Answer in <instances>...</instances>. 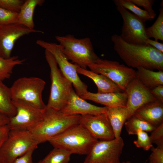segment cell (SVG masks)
<instances>
[{
    "label": "cell",
    "mask_w": 163,
    "mask_h": 163,
    "mask_svg": "<svg viewBox=\"0 0 163 163\" xmlns=\"http://www.w3.org/2000/svg\"><path fill=\"white\" fill-rule=\"evenodd\" d=\"M111 40L114 50L128 67L163 71V53L151 45L129 43L117 34Z\"/></svg>",
    "instance_id": "6da1fadb"
},
{
    "label": "cell",
    "mask_w": 163,
    "mask_h": 163,
    "mask_svg": "<svg viewBox=\"0 0 163 163\" xmlns=\"http://www.w3.org/2000/svg\"><path fill=\"white\" fill-rule=\"evenodd\" d=\"M81 115H68L46 107L42 118L35 127L29 130L39 144L48 141L68 129L79 123Z\"/></svg>",
    "instance_id": "7a4b0ae2"
},
{
    "label": "cell",
    "mask_w": 163,
    "mask_h": 163,
    "mask_svg": "<svg viewBox=\"0 0 163 163\" xmlns=\"http://www.w3.org/2000/svg\"><path fill=\"white\" fill-rule=\"evenodd\" d=\"M55 38L68 60L82 68L86 69L89 65L95 63L100 58L95 53L88 37L78 39L72 35L68 34L57 36Z\"/></svg>",
    "instance_id": "3957f363"
},
{
    "label": "cell",
    "mask_w": 163,
    "mask_h": 163,
    "mask_svg": "<svg viewBox=\"0 0 163 163\" xmlns=\"http://www.w3.org/2000/svg\"><path fill=\"white\" fill-rule=\"evenodd\" d=\"M97 140L79 124L51 138L48 142L54 148L63 149L72 154L87 155Z\"/></svg>",
    "instance_id": "277c9868"
},
{
    "label": "cell",
    "mask_w": 163,
    "mask_h": 163,
    "mask_svg": "<svg viewBox=\"0 0 163 163\" xmlns=\"http://www.w3.org/2000/svg\"><path fill=\"white\" fill-rule=\"evenodd\" d=\"M45 57L50 69V91L46 107L61 110L73 89L72 82L62 73L52 55L45 50Z\"/></svg>",
    "instance_id": "5b68a950"
},
{
    "label": "cell",
    "mask_w": 163,
    "mask_h": 163,
    "mask_svg": "<svg viewBox=\"0 0 163 163\" xmlns=\"http://www.w3.org/2000/svg\"><path fill=\"white\" fill-rule=\"evenodd\" d=\"M45 81L37 77H23L15 81L10 88L12 101L28 104L36 108L44 110L46 107L42 99Z\"/></svg>",
    "instance_id": "8992f818"
},
{
    "label": "cell",
    "mask_w": 163,
    "mask_h": 163,
    "mask_svg": "<svg viewBox=\"0 0 163 163\" xmlns=\"http://www.w3.org/2000/svg\"><path fill=\"white\" fill-rule=\"evenodd\" d=\"M38 144L29 130H10L0 148V157L5 163H11L28 151L35 149Z\"/></svg>",
    "instance_id": "52a82bcc"
},
{
    "label": "cell",
    "mask_w": 163,
    "mask_h": 163,
    "mask_svg": "<svg viewBox=\"0 0 163 163\" xmlns=\"http://www.w3.org/2000/svg\"><path fill=\"white\" fill-rule=\"evenodd\" d=\"M36 43L53 56L63 74L72 83L80 97L88 91V86L81 81L76 71L77 65L70 62L63 53L61 46L55 43L37 40Z\"/></svg>",
    "instance_id": "ba28073f"
},
{
    "label": "cell",
    "mask_w": 163,
    "mask_h": 163,
    "mask_svg": "<svg viewBox=\"0 0 163 163\" xmlns=\"http://www.w3.org/2000/svg\"><path fill=\"white\" fill-rule=\"evenodd\" d=\"M91 71L104 75L117 85L123 91L136 77V70L118 62L100 58L88 66Z\"/></svg>",
    "instance_id": "9c48e42d"
},
{
    "label": "cell",
    "mask_w": 163,
    "mask_h": 163,
    "mask_svg": "<svg viewBox=\"0 0 163 163\" xmlns=\"http://www.w3.org/2000/svg\"><path fill=\"white\" fill-rule=\"evenodd\" d=\"M124 144L120 136L108 140H98L92 146L84 163H121Z\"/></svg>",
    "instance_id": "30bf717a"
},
{
    "label": "cell",
    "mask_w": 163,
    "mask_h": 163,
    "mask_svg": "<svg viewBox=\"0 0 163 163\" xmlns=\"http://www.w3.org/2000/svg\"><path fill=\"white\" fill-rule=\"evenodd\" d=\"M117 8L123 20L121 38L129 43L147 44L145 22L121 6H117Z\"/></svg>",
    "instance_id": "8fae6325"
},
{
    "label": "cell",
    "mask_w": 163,
    "mask_h": 163,
    "mask_svg": "<svg viewBox=\"0 0 163 163\" xmlns=\"http://www.w3.org/2000/svg\"><path fill=\"white\" fill-rule=\"evenodd\" d=\"M12 102L16 113L9 119L7 125L10 130H29L36 126L41 120L44 109H38L22 101Z\"/></svg>",
    "instance_id": "7c38bea8"
},
{
    "label": "cell",
    "mask_w": 163,
    "mask_h": 163,
    "mask_svg": "<svg viewBox=\"0 0 163 163\" xmlns=\"http://www.w3.org/2000/svg\"><path fill=\"white\" fill-rule=\"evenodd\" d=\"M33 33L43 32L30 29L18 23L0 25V56L6 59L10 58L16 41L23 36Z\"/></svg>",
    "instance_id": "4fadbf2b"
},
{
    "label": "cell",
    "mask_w": 163,
    "mask_h": 163,
    "mask_svg": "<svg viewBox=\"0 0 163 163\" xmlns=\"http://www.w3.org/2000/svg\"><path fill=\"white\" fill-rule=\"evenodd\" d=\"M98 140L114 139V133L107 114L81 115L79 123Z\"/></svg>",
    "instance_id": "5bb4252c"
},
{
    "label": "cell",
    "mask_w": 163,
    "mask_h": 163,
    "mask_svg": "<svg viewBox=\"0 0 163 163\" xmlns=\"http://www.w3.org/2000/svg\"><path fill=\"white\" fill-rule=\"evenodd\" d=\"M125 91L127 95L126 106L129 110V118L143 105L157 100L150 90L142 84L136 77L129 83Z\"/></svg>",
    "instance_id": "9a60e30c"
},
{
    "label": "cell",
    "mask_w": 163,
    "mask_h": 163,
    "mask_svg": "<svg viewBox=\"0 0 163 163\" xmlns=\"http://www.w3.org/2000/svg\"><path fill=\"white\" fill-rule=\"evenodd\" d=\"M107 107H100L91 104L79 96L73 89L67 103L60 110L68 115H98L106 113Z\"/></svg>",
    "instance_id": "2e32d148"
},
{
    "label": "cell",
    "mask_w": 163,
    "mask_h": 163,
    "mask_svg": "<svg viewBox=\"0 0 163 163\" xmlns=\"http://www.w3.org/2000/svg\"><path fill=\"white\" fill-rule=\"evenodd\" d=\"M133 115L156 128L163 123V102L156 100L148 102L137 110Z\"/></svg>",
    "instance_id": "e0dca14e"
},
{
    "label": "cell",
    "mask_w": 163,
    "mask_h": 163,
    "mask_svg": "<svg viewBox=\"0 0 163 163\" xmlns=\"http://www.w3.org/2000/svg\"><path fill=\"white\" fill-rule=\"evenodd\" d=\"M80 97L107 107L126 106L127 100V95L125 91L104 93H93L88 91Z\"/></svg>",
    "instance_id": "ac0fdd59"
},
{
    "label": "cell",
    "mask_w": 163,
    "mask_h": 163,
    "mask_svg": "<svg viewBox=\"0 0 163 163\" xmlns=\"http://www.w3.org/2000/svg\"><path fill=\"white\" fill-rule=\"evenodd\" d=\"M76 71L77 73L87 77L93 81L97 88L98 93H114L123 91L117 85L103 75L83 69L77 65Z\"/></svg>",
    "instance_id": "d6986e66"
},
{
    "label": "cell",
    "mask_w": 163,
    "mask_h": 163,
    "mask_svg": "<svg viewBox=\"0 0 163 163\" xmlns=\"http://www.w3.org/2000/svg\"><path fill=\"white\" fill-rule=\"evenodd\" d=\"M106 113L113 129L115 138L120 137L123 126L129 118L128 108L126 106L107 107Z\"/></svg>",
    "instance_id": "ffe728a7"
},
{
    "label": "cell",
    "mask_w": 163,
    "mask_h": 163,
    "mask_svg": "<svg viewBox=\"0 0 163 163\" xmlns=\"http://www.w3.org/2000/svg\"><path fill=\"white\" fill-rule=\"evenodd\" d=\"M136 69V77L149 90L157 86L163 85V71L155 72L142 67Z\"/></svg>",
    "instance_id": "44dd1931"
},
{
    "label": "cell",
    "mask_w": 163,
    "mask_h": 163,
    "mask_svg": "<svg viewBox=\"0 0 163 163\" xmlns=\"http://www.w3.org/2000/svg\"><path fill=\"white\" fill-rule=\"evenodd\" d=\"M44 2V0L25 1L18 13V23L30 29H34L35 24L33 15L35 9L37 5H42Z\"/></svg>",
    "instance_id": "7402d4cb"
},
{
    "label": "cell",
    "mask_w": 163,
    "mask_h": 163,
    "mask_svg": "<svg viewBox=\"0 0 163 163\" xmlns=\"http://www.w3.org/2000/svg\"><path fill=\"white\" fill-rule=\"evenodd\" d=\"M0 113L9 118L14 117L16 110L13 104L10 88L0 80Z\"/></svg>",
    "instance_id": "603a6c76"
},
{
    "label": "cell",
    "mask_w": 163,
    "mask_h": 163,
    "mask_svg": "<svg viewBox=\"0 0 163 163\" xmlns=\"http://www.w3.org/2000/svg\"><path fill=\"white\" fill-rule=\"evenodd\" d=\"M124 125L129 135H136L138 130L151 132L156 127L149 123L132 115L126 121Z\"/></svg>",
    "instance_id": "cb8c5ba5"
},
{
    "label": "cell",
    "mask_w": 163,
    "mask_h": 163,
    "mask_svg": "<svg viewBox=\"0 0 163 163\" xmlns=\"http://www.w3.org/2000/svg\"><path fill=\"white\" fill-rule=\"evenodd\" d=\"M25 59H20L18 56H13L9 59H5L0 56V80L9 78L16 66L23 64Z\"/></svg>",
    "instance_id": "d4e9b609"
},
{
    "label": "cell",
    "mask_w": 163,
    "mask_h": 163,
    "mask_svg": "<svg viewBox=\"0 0 163 163\" xmlns=\"http://www.w3.org/2000/svg\"><path fill=\"white\" fill-rule=\"evenodd\" d=\"M158 16L150 27L146 28L145 33L147 37L150 39L152 37L155 40H163V2L160 3Z\"/></svg>",
    "instance_id": "484cf974"
},
{
    "label": "cell",
    "mask_w": 163,
    "mask_h": 163,
    "mask_svg": "<svg viewBox=\"0 0 163 163\" xmlns=\"http://www.w3.org/2000/svg\"><path fill=\"white\" fill-rule=\"evenodd\" d=\"M113 2L116 6H121L131 11L145 22L154 19L148 12L139 8L130 0H114Z\"/></svg>",
    "instance_id": "4316f807"
},
{
    "label": "cell",
    "mask_w": 163,
    "mask_h": 163,
    "mask_svg": "<svg viewBox=\"0 0 163 163\" xmlns=\"http://www.w3.org/2000/svg\"><path fill=\"white\" fill-rule=\"evenodd\" d=\"M71 155L63 149L54 148L43 160L45 163H69Z\"/></svg>",
    "instance_id": "83f0119b"
},
{
    "label": "cell",
    "mask_w": 163,
    "mask_h": 163,
    "mask_svg": "<svg viewBox=\"0 0 163 163\" xmlns=\"http://www.w3.org/2000/svg\"><path fill=\"white\" fill-rule=\"evenodd\" d=\"M136 135L137 139L133 142V143L137 147L141 148L145 150L148 151L153 147L147 132L138 130L136 132Z\"/></svg>",
    "instance_id": "f1b7e54d"
},
{
    "label": "cell",
    "mask_w": 163,
    "mask_h": 163,
    "mask_svg": "<svg viewBox=\"0 0 163 163\" xmlns=\"http://www.w3.org/2000/svg\"><path fill=\"white\" fill-rule=\"evenodd\" d=\"M18 13L7 10L0 7V25L18 23Z\"/></svg>",
    "instance_id": "f546056e"
},
{
    "label": "cell",
    "mask_w": 163,
    "mask_h": 163,
    "mask_svg": "<svg viewBox=\"0 0 163 163\" xmlns=\"http://www.w3.org/2000/svg\"><path fill=\"white\" fill-rule=\"evenodd\" d=\"M25 1L0 0V7L14 12L19 13Z\"/></svg>",
    "instance_id": "4dcf8cb0"
},
{
    "label": "cell",
    "mask_w": 163,
    "mask_h": 163,
    "mask_svg": "<svg viewBox=\"0 0 163 163\" xmlns=\"http://www.w3.org/2000/svg\"><path fill=\"white\" fill-rule=\"evenodd\" d=\"M152 132L149 137L152 143H155L157 147L163 148V123Z\"/></svg>",
    "instance_id": "1f68e13d"
},
{
    "label": "cell",
    "mask_w": 163,
    "mask_h": 163,
    "mask_svg": "<svg viewBox=\"0 0 163 163\" xmlns=\"http://www.w3.org/2000/svg\"><path fill=\"white\" fill-rule=\"evenodd\" d=\"M131 2L138 6L142 7L145 11L148 12L154 19L156 14L152 7L154 0H130Z\"/></svg>",
    "instance_id": "d6a6232c"
},
{
    "label": "cell",
    "mask_w": 163,
    "mask_h": 163,
    "mask_svg": "<svg viewBox=\"0 0 163 163\" xmlns=\"http://www.w3.org/2000/svg\"><path fill=\"white\" fill-rule=\"evenodd\" d=\"M152 152L149 158L150 162L152 163H163V148L152 147Z\"/></svg>",
    "instance_id": "836d02e7"
},
{
    "label": "cell",
    "mask_w": 163,
    "mask_h": 163,
    "mask_svg": "<svg viewBox=\"0 0 163 163\" xmlns=\"http://www.w3.org/2000/svg\"><path fill=\"white\" fill-rule=\"evenodd\" d=\"M35 149H31L21 156L17 158L11 163H34L32 154Z\"/></svg>",
    "instance_id": "e575fe53"
},
{
    "label": "cell",
    "mask_w": 163,
    "mask_h": 163,
    "mask_svg": "<svg viewBox=\"0 0 163 163\" xmlns=\"http://www.w3.org/2000/svg\"><path fill=\"white\" fill-rule=\"evenodd\" d=\"M150 91L156 100L163 102V85L157 86Z\"/></svg>",
    "instance_id": "d590c367"
},
{
    "label": "cell",
    "mask_w": 163,
    "mask_h": 163,
    "mask_svg": "<svg viewBox=\"0 0 163 163\" xmlns=\"http://www.w3.org/2000/svg\"><path fill=\"white\" fill-rule=\"evenodd\" d=\"M10 130L7 125L0 126V148L7 138Z\"/></svg>",
    "instance_id": "8d00e7d4"
},
{
    "label": "cell",
    "mask_w": 163,
    "mask_h": 163,
    "mask_svg": "<svg viewBox=\"0 0 163 163\" xmlns=\"http://www.w3.org/2000/svg\"><path fill=\"white\" fill-rule=\"evenodd\" d=\"M147 44L161 52L163 53V43H160L158 41L153 40L149 38L147 40Z\"/></svg>",
    "instance_id": "74e56055"
},
{
    "label": "cell",
    "mask_w": 163,
    "mask_h": 163,
    "mask_svg": "<svg viewBox=\"0 0 163 163\" xmlns=\"http://www.w3.org/2000/svg\"><path fill=\"white\" fill-rule=\"evenodd\" d=\"M9 119L8 117L0 113V126L7 125Z\"/></svg>",
    "instance_id": "f35d334b"
},
{
    "label": "cell",
    "mask_w": 163,
    "mask_h": 163,
    "mask_svg": "<svg viewBox=\"0 0 163 163\" xmlns=\"http://www.w3.org/2000/svg\"><path fill=\"white\" fill-rule=\"evenodd\" d=\"M36 163H45L43 161V160H42L40 161H39V162Z\"/></svg>",
    "instance_id": "ab89813d"
},
{
    "label": "cell",
    "mask_w": 163,
    "mask_h": 163,
    "mask_svg": "<svg viewBox=\"0 0 163 163\" xmlns=\"http://www.w3.org/2000/svg\"><path fill=\"white\" fill-rule=\"evenodd\" d=\"M0 163H5L0 157Z\"/></svg>",
    "instance_id": "60d3db41"
},
{
    "label": "cell",
    "mask_w": 163,
    "mask_h": 163,
    "mask_svg": "<svg viewBox=\"0 0 163 163\" xmlns=\"http://www.w3.org/2000/svg\"><path fill=\"white\" fill-rule=\"evenodd\" d=\"M122 163H130V162L129 161H123Z\"/></svg>",
    "instance_id": "b9f144b4"
},
{
    "label": "cell",
    "mask_w": 163,
    "mask_h": 163,
    "mask_svg": "<svg viewBox=\"0 0 163 163\" xmlns=\"http://www.w3.org/2000/svg\"><path fill=\"white\" fill-rule=\"evenodd\" d=\"M148 163H152V162H151L149 161V162H148Z\"/></svg>",
    "instance_id": "7bdbcfd3"
}]
</instances>
